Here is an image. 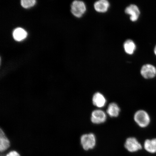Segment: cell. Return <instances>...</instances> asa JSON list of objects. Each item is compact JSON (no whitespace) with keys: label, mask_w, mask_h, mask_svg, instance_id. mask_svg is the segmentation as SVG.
<instances>
[{"label":"cell","mask_w":156,"mask_h":156,"mask_svg":"<svg viewBox=\"0 0 156 156\" xmlns=\"http://www.w3.org/2000/svg\"><path fill=\"white\" fill-rule=\"evenodd\" d=\"M10 142L5 135V132L1 129L0 130V151L3 153L9 149L10 146Z\"/></svg>","instance_id":"ba28073f"},{"label":"cell","mask_w":156,"mask_h":156,"mask_svg":"<svg viewBox=\"0 0 156 156\" xmlns=\"http://www.w3.org/2000/svg\"><path fill=\"white\" fill-rule=\"evenodd\" d=\"M27 33L24 29L20 28L15 29L13 33V37L16 41H20L26 38Z\"/></svg>","instance_id":"4fadbf2b"},{"label":"cell","mask_w":156,"mask_h":156,"mask_svg":"<svg viewBox=\"0 0 156 156\" xmlns=\"http://www.w3.org/2000/svg\"><path fill=\"white\" fill-rule=\"evenodd\" d=\"M125 11L126 14L130 16V20L133 22L137 21L139 18L140 11L139 8L136 5H130L126 8Z\"/></svg>","instance_id":"52a82bcc"},{"label":"cell","mask_w":156,"mask_h":156,"mask_svg":"<svg viewBox=\"0 0 156 156\" xmlns=\"http://www.w3.org/2000/svg\"><path fill=\"white\" fill-rule=\"evenodd\" d=\"M106 114L102 110H95L91 113V121L93 124H102L106 122Z\"/></svg>","instance_id":"5b68a950"},{"label":"cell","mask_w":156,"mask_h":156,"mask_svg":"<svg viewBox=\"0 0 156 156\" xmlns=\"http://www.w3.org/2000/svg\"><path fill=\"white\" fill-rule=\"evenodd\" d=\"M71 7V12L77 17H81L86 11V7L85 3L81 1H73Z\"/></svg>","instance_id":"3957f363"},{"label":"cell","mask_w":156,"mask_h":156,"mask_svg":"<svg viewBox=\"0 0 156 156\" xmlns=\"http://www.w3.org/2000/svg\"><path fill=\"white\" fill-rule=\"evenodd\" d=\"M125 147L130 152L137 151L142 149L141 144L134 137H129L126 140Z\"/></svg>","instance_id":"8992f818"},{"label":"cell","mask_w":156,"mask_h":156,"mask_svg":"<svg viewBox=\"0 0 156 156\" xmlns=\"http://www.w3.org/2000/svg\"><path fill=\"white\" fill-rule=\"evenodd\" d=\"M140 73L145 79H153L156 76V67L151 64H145L142 67Z\"/></svg>","instance_id":"277c9868"},{"label":"cell","mask_w":156,"mask_h":156,"mask_svg":"<svg viewBox=\"0 0 156 156\" xmlns=\"http://www.w3.org/2000/svg\"><path fill=\"white\" fill-rule=\"evenodd\" d=\"M81 144L85 151L93 149L96 145V138L94 134L92 133L85 134L81 136Z\"/></svg>","instance_id":"7a4b0ae2"},{"label":"cell","mask_w":156,"mask_h":156,"mask_svg":"<svg viewBox=\"0 0 156 156\" xmlns=\"http://www.w3.org/2000/svg\"><path fill=\"white\" fill-rule=\"evenodd\" d=\"M92 102L94 105L98 108L104 107L106 103V99L102 93H95L93 95Z\"/></svg>","instance_id":"9c48e42d"},{"label":"cell","mask_w":156,"mask_h":156,"mask_svg":"<svg viewBox=\"0 0 156 156\" xmlns=\"http://www.w3.org/2000/svg\"><path fill=\"white\" fill-rule=\"evenodd\" d=\"M125 51L126 53L129 55H132L135 51L136 47L133 41L129 40L125 42L124 44Z\"/></svg>","instance_id":"5bb4252c"},{"label":"cell","mask_w":156,"mask_h":156,"mask_svg":"<svg viewBox=\"0 0 156 156\" xmlns=\"http://www.w3.org/2000/svg\"><path fill=\"white\" fill-rule=\"evenodd\" d=\"M110 4L106 0H100L94 3V9L98 12L104 13L108 10Z\"/></svg>","instance_id":"30bf717a"},{"label":"cell","mask_w":156,"mask_h":156,"mask_svg":"<svg viewBox=\"0 0 156 156\" xmlns=\"http://www.w3.org/2000/svg\"><path fill=\"white\" fill-rule=\"evenodd\" d=\"M154 54L156 56V45L155 46L154 48Z\"/></svg>","instance_id":"e0dca14e"},{"label":"cell","mask_w":156,"mask_h":156,"mask_svg":"<svg viewBox=\"0 0 156 156\" xmlns=\"http://www.w3.org/2000/svg\"><path fill=\"white\" fill-rule=\"evenodd\" d=\"M144 146L146 151L149 153H156V138L146 140L144 142Z\"/></svg>","instance_id":"7c38bea8"},{"label":"cell","mask_w":156,"mask_h":156,"mask_svg":"<svg viewBox=\"0 0 156 156\" xmlns=\"http://www.w3.org/2000/svg\"><path fill=\"white\" fill-rule=\"evenodd\" d=\"M5 156H21L18 151H10Z\"/></svg>","instance_id":"2e32d148"},{"label":"cell","mask_w":156,"mask_h":156,"mask_svg":"<svg viewBox=\"0 0 156 156\" xmlns=\"http://www.w3.org/2000/svg\"><path fill=\"white\" fill-rule=\"evenodd\" d=\"M120 110L119 107L116 103H112L109 105L106 112L109 116L112 118H116L119 115Z\"/></svg>","instance_id":"8fae6325"},{"label":"cell","mask_w":156,"mask_h":156,"mask_svg":"<svg viewBox=\"0 0 156 156\" xmlns=\"http://www.w3.org/2000/svg\"><path fill=\"white\" fill-rule=\"evenodd\" d=\"M36 2L35 0H22L21 1V5L24 8H28L34 5Z\"/></svg>","instance_id":"9a60e30c"},{"label":"cell","mask_w":156,"mask_h":156,"mask_svg":"<svg viewBox=\"0 0 156 156\" xmlns=\"http://www.w3.org/2000/svg\"><path fill=\"white\" fill-rule=\"evenodd\" d=\"M134 119L136 124L140 127L146 128L151 122V118L145 111L139 110L134 115Z\"/></svg>","instance_id":"6da1fadb"}]
</instances>
